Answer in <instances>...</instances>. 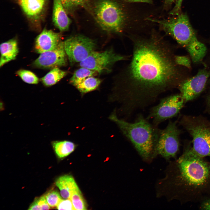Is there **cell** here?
<instances>
[{
    "mask_svg": "<svg viewBox=\"0 0 210 210\" xmlns=\"http://www.w3.org/2000/svg\"><path fill=\"white\" fill-rule=\"evenodd\" d=\"M52 145L57 155L60 158L67 156L75 148L73 142L67 140L54 141L52 143Z\"/></svg>",
    "mask_w": 210,
    "mask_h": 210,
    "instance_id": "ac0fdd59",
    "label": "cell"
},
{
    "mask_svg": "<svg viewBox=\"0 0 210 210\" xmlns=\"http://www.w3.org/2000/svg\"><path fill=\"white\" fill-rule=\"evenodd\" d=\"M0 66L14 60L19 52L17 40L13 38L2 43L0 45Z\"/></svg>",
    "mask_w": 210,
    "mask_h": 210,
    "instance_id": "2e32d148",
    "label": "cell"
},
{
    "mask_svg": "<svg viewBox=\"0 0 210 210\" xmlns=\"http://www.w3.org/2000/svg\"><path fill=\"white\" fill-rule=\"evenodd\" d=\"M127 57L116 53L112 48L104 51H94L85 59L79 63L81 67L94 70L101 74L109 72L117 62L126 60Z\"/></svg>",
    "mask_w": 210,
    "mask_h": 210,
    "instance_id": "ba28073f",
    "label": "cell"
},
{
    "mask_svg": "<svg viewBox=\"0 0 210 210\" xmlns=\"http://www.w3.org/2000/svg\"><path fill=\"white\" fill-rule=\"evenodd\" d=\"M183 0H176L175 5L170 12L172 15H177L180 14L182 3Z\"/></svg>",
    "mask_w": 210,
    "mask_h": 210,
    "instance_id": "f1b7e54d",
    "label": "cell"
},
{
    "mask_svg": "<svg viewBox=\"0 0 210 210\" xmlns=\"http://www.w3.org/2000/svg\"><path fill=\"white\" fill-rule=\"evenodd\" d=\"M158 184L159 196L182 204L201 202L210 197V162L195 155L188 146L170 163L165 176Z\"/></svg>",
    "mask_w": 210,
    "mask_h": 210,
    "instance_id": "7a4b0ae2",
    "label": "cell"
},
{
    "mask_svg": "<svg viewBox=\"0 0 210 210\" xmlns=\"http://www.w3.org/2000/svg\"><path fill=\"white\" fill-rule=\"evenodd\" d=\"M97 73L96 71L85 67H81L74 71L70 79V83L76 87L87 78L94 76Z\"/></svg>",
    "mask_w": 210,
    "mask_h": 210,
    "instance_id": "ffe728a7",
    "label": "cell"
},
{
    "mask_svg": "<svg viewBox=\"0 0 210 210\" xmlns=\"http://www.w3.org/2000/svg\"><path fill=\"white\" fill-rule=\"evenodd\" d=\"M179 134L175 122H169L163 129H158L154 156L160 155L167 160L176 157L179 149Z\"/></svg>",
    "mask_w": 210,
    "mask_h": 210,
    "instance_id": "8992f818",
    "label": "cell"
},
{
    "mask_svg": "<svg viewBox=\"0 0 210 210\" xmlns=\"http://www.w3.org/2000/svg\"><path fill=\"white\" fill-rule=\"evenodd\" d=\"M64 42V49L71 65L80 62L94 51L96 44L91 38L78 34L68 38Z\"/></svg>",
    "mask_w": 210,
    "mask_h": 210,
    "instance_id": "52a82bcc",
    "label": "cell"
},
{
    "mask_svg": "<svg viewBox=\"0 0 210 210\" xmlns=\"http://www.w3.org/2000/svg\"><path fill=\"white\" fill-rule=\"evenodd\" d=\"M67 56L64 42L61 41L55 48L41 53L33 65L38 68L51 69L65 66L67 64Z\"/></svg>",
    "mask_w": 210,
    "mask_h": 210,
    "instance_id": "8fae6325",
    "label": "cell"
},
{
    "mask_svg": "<svg viewBox=\"0 0 210 210\" xmlns=\"http://www.w3.org/2000/svg\"><path fill=\"white\" fill-rule=\"evenodd\" d=\"M177 16L168 19L159 20L147 18V20L158 23L166 33L173 37L181 45L185 47L190 54L193 62H198L205 56V46L199 41L186 14H180Z\"/></svg>",
    "mask_w": 210,
    "mask_h": 210,
    "instance_id": "277c9868",
    "label": "cell"
},
{
    "mask_svg": "<svg viewBox=\"0 0 210 210\" xmlns=\"http://www.w3.org/2000/svg\"><path fill=\"white\" fill-rule=\"evenodd\" d=\"M109 119L117 124L141 156L145 160L154 157V147L158 128L141 115L130 123L118 117L114 112Z\"/></svg>",
    "mask_w": 210,
    "mask_h": 210,
    "instance_id": "3957f363",
    "label": "cell"
},
{
    "mask_svg": "<svg viewBox=\"0 0 210 210\" xmlns=\"http://www.w3.org/2000/svg\"><path fill=\"white\" fill-rule=\"evenodd\" d=\"M209 75L210 73L206 71L201 70L196 75L180 85L181 95L185 101L194 99L202 91Z\"/></svg>",
    "mask_w": 210,
    "mask_h": 210,
    "instance_id": "7c38bea8",
    "label": "cell"
},
{
    "mask_svg": "<svg viewBox=\"0 0 210 210\" xmlns=\"http://www.w3.org/2000/svg\"><path fill=\"white\" fill-rule=\"evenodd\" d=\"M101 82L100 79L91 76L86 78L76 87L82 94H85L96 89Z\"/></svg>",
    "mask_w": 210,
    "mask_h": 210,
    "instance_id": "44dd1931",
    "label": "cell"
},
{
    "mask_svg": "<svg viewBox=\"0 0 210 210\" xmlns=\"http://www.w3.org/2000/svg\"><path fill=\"white\" fill-rule=\"evenodd\" d=\"M59 210H75L73 204L70 199H62L57 206Z\"/></svg>",
    "mask_w": 210,
    "mask_h": 210,
    "instance_id": "4316f807",
    "label": "cell"
},
{
    "mask_svg": "<svg viewBox=\"0 0 210 210\" xmlns=\"http://www.w3.org/2000/svg\"><path fill=\"white\" fill-rule=\"evenodd\" d=\"M44 196L48 204L52 207L57 206L62 200L58 192L55 190L49 191Z\"/></svg>",
    "mask_w": 210,
    "mask_h": 210,
    "instance_id": "484cf974",
    "label": "cell"
},
{
    "mask_svg": "<svg viewBox=\"0 0 210 210\" xmlns=\"http://www.w3.org/2000/svg\"><path fill=\"white\" fill-rule=\"evenodd\" d=\"M91 10L95 20L102 29L110 32H122L125 15L117 2L113 0H97Z\"/></svg>",
    "mask_w": 210,
    "mask_h": 210,
    "instance_id": "5b68a950",
    "label": "cell"
},
{
    "mask_svg": "<svg viewBox=\"0 0 210 210\" xmlns=\"http://www.w3.org/2000/svg\"><path fill=\"white\" fill-rule=\"evenodd\" d=\"M55 184L60 190L61 196L65 199H70L73 191L78 187L74 178L68 175L59 177L56 180Z\"/></svg>",
    "mask_w": 210,
    "mask_h": 210,
    "instance_id": "e0dca14e",
    "label": "cell"
},
{
    "mask_svg": "<svg viewBox=\"0 0 210 210\" xmlns=\"http://www.w3.org/2000/svg\"><path fill=\"white\" fill-rule=\"evenodd\" d=\"M129 2H145L150 4L152 3V0H121Z\"/></svg>",
    "mask_w": 210,
    "mask_h": 210,
    "instance_id": "4dcf8cb0",
    "label": "cell"
},
{
    "mask_svg": "<svg viewBox=\"0 0 210 210\" xmlns=\"http://www.w3.org/2000/svg\"><path fill=\"white\" fill-rule=\"evenodd\" d=\"M70 199L72 202L75 210L87 209L86 203L78 187L72 192Z\"/></svg>",
    "mask_w": 210,
    "mask_h": 210,
    "instance_id": "7402d4cb",
    "label": "cell"
},
{
    "mask_svg": "<svg viewBox=\"0 0 210 210\" xmlns=\"http://www.w3.org/2000/svg\"><path fill=\"white\" fill-rule=\"evenodd\" d=\"M176 63L177 65H182L190 68L191 66V62L189 59L185 56H175Z\"/></svg>",
    "mask_w": 210,
    "mask_h": 210,
    "instance_id": "83f0119b",
    "label": "cell"
},
{
    "mask_svg": "<svg viewBox=\"0 0 210 210\" xmlns=\"http://www.w3.org/2000/svg\"><path fill=\"white\" fill-rule=\"evenodd\" d=\"M16 74L25 82L30 84H37L39 82L37 76L32 71L21 69L16 72Z\"/></svg>",
    "mask_w": 210,
    "mask_h": 210,
    "instance_id": "cb8c5ba5",
    "label": "cell"
},
{
    "mask_svg": "<svg viewBox=\"0 0 210 210\" xmlns=\"http://www.w3.org/2000/svg\"><path fill=\"white\" fill-rule=\"evenodd\" d=\"M133 53L123 74L118 100L125 115L152 104L174 84L178 71L169 45L155 34L132 37Z\"/></svg>",
    "mask_w": 210,
    "mask_h": 210,
    "instance_id": "6da1fadb",
    "label": "cell"
},
{
    "mask_svg": "<svg viewBox=\"0 0 210 210\" xmlns=\"http://www.w3.org/2000/svg\"><path fill=\"white\" fill-rule=\"evenodd\" d=\"M176 0H164V6L166 8L170 7Z\"/></svg>",
    "mask_w": 210,
    "mask_h": 210,
    "instance_id": "1f68e13d",
    "label": "cell"
},
{
    "mask_svg": "<svg viewBox=\"0 0 210 210\" xmlns=\"http://www.w3.org/2000/svg\"><path fill=\"white\" fill-rule=\"evenodd\" d=\"M67 14L61 0H53L52 21L61 32L67 30L71 22Z\"/></svg>",
    "mask_w": 210,
    "mask_h": 210,
    "instance_id": "5bb4252c",
    "label": "cell"
},
{
    "mask_svg": "<svg viewBox=\"0 0 210 210\" xmlns=\"http://www.w3.org/2000/svg\"><path fill=\"white\" fill-rule=\"evenodd\" d=\"M208 104L210 106V96L209 97V98L208 100Z\"/></svg>",
    "mask_w": 210,
    "mask_h": 210,
    "instance_id": "d6a6232c",
    "label": "cell"
},
{
    "mask_svg": "<svg viewBox=\"0 0 210 210\" xmlns=\"http://www.w3.org/2000/svg\"><path fill=\"white\" fill-rule=\"evenodd\" d=\"M60 33L44 28L35 39L34 50L38 53L55 48L61 41Z\"/></svg>",
    "mask_w": 210,
    "mask_h": 210,
    "instance_id": "4fadbf2b",
    "label": "cell"
},
{
    "mask_svg": "<svg viewBox=\"0 0 210 210\" xmlns=\"http://www.w3.org/2000/svg\"><path fill=\"white\" fill-rule=\"evenodd\" d=\"M200 208L201 209L210 210V197L201 202Z\"/></svg>",
    "mask_w": 210,
    "mask_h": 210,
    "instance_id": "f546056e",
    "label": "cell"
},
{
    "mask_svg": "<svg viewBox=\"0 0 210 210\" xmlns=\"http://www.w3.org/2000/svg\"><path fill=\"white\" fill-rule=\"evenodd\" d=\"M46 0H18L26 16L31 19L37 18L42 13Z\"/></svg>",
    "mask_w": 210,
    "mask_h": 210,
    "instance_id": "9a60e30c",
    "label": "cell"
},
{
    "mask_svg": "<svg viewBox=\"0 0 210 210\" xmlns=\"http://www.w3.org/2000/svg\"><path fill=\"white\" fill-rule=\"evenodd\" d=\"M67 13L80 8L88 7L90 0H61Z\"/></svg>",
    "mask_w": 210,
    "mask_h": 210,
    "instance_id": "603a6c76",
    "label": "cell"
},
{
    "mask_svg": "<svg viewBox=\"0 0 210 210\" xmlns=\"http://www.w3.org/2000/svg\"><path fill=\"white\" fill-rule=\"evenodd\" d=\"M185 101L181 95L175 94L162 99L150 109L147 118L157 127L162 122L175 116L183 106Z\"/></svg>",
    "mask_w": 210,
    "mask_h": 210,
    "instance_id": "9c48e42d",
    "label": "cell"
},
{
    "mask_svg": "<svg viewBox=\"0 0 210 210\" xmlns=\"http://www.w3.org/2000/svg\"><path fill=\"white\" fill-rule=\"evenodd\" d=\"M187 128L193 138L192 151L202 158L210 157V128L203 124H192Z\"/></svg>",
    "mask_w": 210,
    "mask_h": 210,
    "instance_id": "30bf717a",
    "label": "cell"
},
{
    "mask_svg": "<svg viewBox=\"0 0 210 210\" xmlns=\"http://www.w3.org/2000/svg\"><path fill=\"white\" fill-rule=\"evenodd\" d=\"M67 72L62 70L58 67L52 69L41 79L42 83L46 86H52L65 76Z\"/></svg>",
    "mask_w": 210,
    "mask_h": 210,
    "instance_id": "d6986e66",
    "label": "cell"
},
{
    "mask_svg": "<svg viewBox=\"0 0 210 210\" xmlns=\"http://www.w3.org/2000/svg\"><path fill=\"white\" fill-rule=\"evenodd\" d=\"M50 206L48 204L45 196L36 198L30 205L29 210H48Z\"/></svg>",
    "mask_w": 210,
    "mask_h": 210,
    "instance_id": "d4e9b609",
    "label": "cell"
}]
</instances>
